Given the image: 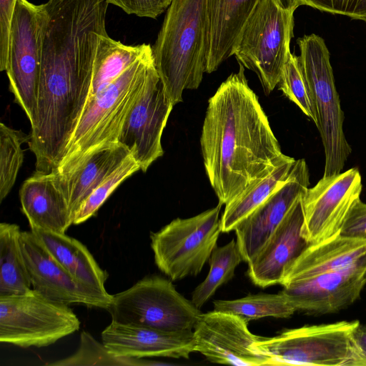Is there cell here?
I'll use <instances>...</instances> for the list:
<instances>
[{
    "label": "cell",
    "mask_w": 366,
    "mask_h": 366,
    "mask_svg": "<svg viewBox=\"0 0 366 366\" xmlns=\"http://www.w3.org/2000/svg\"><path fill=\"white\" fill-rule=\"evenodd\" d=\"M31 231L77 282L99 293L109 294L104 286L108 274L99 266L85 245L65 233Z\"/></svg>",
    "instance_id": "23"
},
{
    "label": "cell",
    "mask_w": 366,
    "mask_h": 366,
    "mask_svg": "<svg viewBox=\"0 0 366 366\" xmlns=\"http://www.w3.org/2000/svg\"><path fill=\"white\" fill-rule=\"evenodd\" d=\"M239 64L209 99L200 137L206 174L222 205L286 157Z\"/></svg>",
    "instance_id": "1"
},
{
    "label": "cell",
    "mask_w": 366,
    "mask_h": 366,
    "mask_svg": "<svg viewBox=\"0 0 366 366\" xmlns=\"http://www.w3.org/2000/svg\"><path fill=\"white\" fill-rule=\"evenodd\" d=\"M80 321L69 305L34 289L0 297V341L26 348L42 347L73 334Z\"/></svg>",
    "instance_id": "8"
},
{
    "label": "cell",
    "mask_w": 366,
    "mask_h": 366,
    "mask_svg": "<svg viewBox=\"0 0 366 366\" xmlns=\"http://www.w3.org/2000/svg\"><path fill=\"white\" fill-rule=\"evenodd\" d=\"M323 12L340 14L366 22V0H297Z\"/></svg>",
    "instance_id": "33"
},
{
    "label": "cell",
    "mask_w": 366,
    "mask_h": 366,
    "mask_svg": "<svg viewBox=\"0 0 366 366\" xmlns=\"http://www.w3.org/2000/svg\"><path fill=\"white\" fill-rule=\"evenodd\" d=\"M362 177L356 168L323 176L302 196L304 223L302 235L316 244L340 234L353 204L360 199Z\"/></svg>",
    "instance_id": "12"
},
{
    "label": "cell",
    "mask_w": 366,
    "mask_h": 366,
    "mask_svg": "<svg viewBox=\"0 0 366 366\" xmlns=\"http://www.w3.org/2000/svg\"><path fill=\"white\" fill-rule=\"evenodd\" d=\"M102 340L119 357L188 359L195 352L193 331L167 332L112 321L102 332Z\"/></svg>",
    "instance_id": "18"
},
{
    "label": "cell",
    "mask_w": 366,
    "mask_h": 366,
    "mask_svg": "<svg viewBox=\"0 0 366 366\" xmlns=\"http://www.w3.org/2000/svg\"><path fill=\"white\" fill-rule=\"evenodd\" d=\"M164 365L142 358L119 357L111 352L104 344L97 341L89 333L83 331L80 345L72 355L50 363L55 366L73 365H119L144 366Z\"/></svg>",
    "instance_id": "29"
},
{
    "label": "cell",
    "mask_w": 366,
    "mask_h": 366,
    "mask_svg": "<svg viewBox=\"0 0 366 366\" xmlns=\"http://www.w3.org/2000/svg\"><path fill=\"white\" fill-rule=\"evenodd\" d=\"M366 285V262L282 285L280 291L296 311L328 314L353 303Z\"/></svg>",
    "instance_id": "16"
},
{
    "label": "cell",
    "mask_w": 366,
    "mask_h": 366,
    "mask_svg": "<svg viewBox=\"0 0 366 366\" xmlns=\"http://www.w3.org/2000/svg\"><path fill=\"white\" fill-rule=\"evenodd\" d=\"M20 244L33 289L67 305L107 310L112 295H104L77 282L34 233L21 232Z\"/></svg>",
    "instance_id": "14"
},
{
    "label": "cell",
    "mask_w": 366,
    "mask_h": 366,
    "mask_svg": "<svg viewBox=\"0 0 366 366\" xmlns=\"http://www.w3.org/2000/svg\"><path fill=\"white\" fill-rule=\"evenodd\" d=\"M19 197L31 230L64 234L73 224L68 200L56 173L35 172L22 184Z\"/></svg>",
    "instance_id": "19"
},
{
    "label": "cell",
    "mask_w": 366,
    "mask_h": 366,
    "mask_svg": "<svg viewBox=\"0 0 366 366\" xmlns=\"http://www.w3.org/2000/svg\"><path fill=\"white\" fill-rule=\"evenodd\" d=\"M44 18L43 4L17 0L10 26L6 72L10 91L31 125L37 112Z\"/></svg>",
    "instance_id": "10"
},
{
    "label": "cell",
    "mask_w": 366,
    "mask_h": 366,
    "mask_svg": "<svg viewBox=\"0 0 366 366\" xmlns=\"http://www.w3.org/2000/svg\"><path fill=\"white\" fill-rule=\"evenodd\" d=\"M297 0H260L233 49L244 68L254 71L269 94L278 84L290 51Z\"/></svg>",
    "instance_id": "4"
},
{
    "label": "cell",
    "mask_w": 366,
    "mask_h": 366,
    "mask_svg": "<svg viewBox=\"0 0 366 366\" xmlns=\"http://www.w3.org/2000/svg\"><path fill=\"white\" fill-rule=\"evenodd\" d=\"M278 85L283 94L316 124L317 119L310 90L300 58L293 53H290L287 57Z\"/></svg>",
    "instance_id": "31"
},
{
    "label": "cell",
    "mask_w": 366,
    "mask_h": 366,
    "mask_svg": "<svg viewBox=\"0 0 366 366\" xmlns=\"http://www.w3.org/2000/svg\"><path fill=\"white\" fill-rule=\"evenodd\" d=\"M214 310L237 315L246 322L266 317L287 318L296 310L282 293L257 294L233 300H215Z\"/></svg>",
    "instance_id": "27"
},
{
    "label": "cell",
    "mask_w": 366,
    "mask_h": 366,
    "mask_svg": "<svg viewBox=\"0 0 366 366\" xmlns=\"http://www.w3.org/2000/svg\"><path fill=\"white\" fill-rule=\"evenodd\" d=\"M355 339L362 352L366 355V325L359 324L355 330Z\"/></svg>",
    "instance_id": "37"
},
{
    "label": "cell",
    "mask_w": 366,
    "mask_h": 366,
    "mask_svg": "<svg viewBox=\"0 0 366 366\" xmlns=\"http://www.w3.org/2000/svg\"><path fill=\"white\" fill-rule=\"evenodd\" d=\"M21 130H15L4 123L0 124V202L12 189L24 161L21 144L29 142Z\"/></svg>",
    "instance_id": "30"
},
{
    "label": "cell",
    "mask_w": 366,
    "mask_h": 366,
    "mask_svg": "<svg viewBox=\"0 0 366 366\" xmlns=\"http://www.w3.org/2000/svg\"><path fill=\"white\" fill-rule=\"evenodd\" d=\"M107 310L112 321L167 332L193 331L202 314L171 281L157 275L112 295Z\"/></svg>",
    "instance_id": "7"
},
{
    "label": "cell",
    "mask_w": 366,
    "mask_h": 366,
    "mask_svg": "<svg viewBox=\"0 0 366 366\" xmlns=\"http://www.w3.org/2000/svg\"><path fill=\"white\" fill-rule=\"evenodd\" d=\"M155 66L152 47L115 81L89 97L53 172L71 170L92 147L116 142L123 123Z\"/></svg>",
    "instance_id": "3"
},
{
    "label": "cell",
    "mask_w": 366,
    "mask_h": 366,
    "mask_svg": "<svg viewBox=\"0 0 366 366\" xmlns=\"http://www.w3.org/2000/svg\"><path fill=\"white\" fill-rule=\"evenodd\" d=\"M140 169L139 164L130 154L87 197L76 213L73 224H79L93 217L109 196L126 179Z\"/></svg>",
    "instance_id": "32"
},
{
    "label": "cell",
    "mask_w": 366,
    "mask_h": 366,
    "mask_svg": "<svg viewBox=\"0 0 366 366\" xmlns=\"http://www.w3.org/2000/svg\"><path fill=\"white\" fill-rule=\"evenodd\" d=\"M302 196L296 201L267 242L247 262V274L264 288L280 284L285 269L310 245L302 235L304 223Z\"/></svg>",
    "instance_id": "17"
},
{
    "label": "cell",
    "mask_w": 366,
    "mask_h": 366,
    "mask_svg": "<svg viewBox=\"0 0 366 366\" xmlns=\"http://www.w3.org/2000/svg\"><path fill=\"white\" fill-rule=\"evenodd\" d=\"M17 0H0V70L6 71L11 21Z\"/></svg>",
    "instance_id": "36"
},
{
    "label": "cell",
    "mask_w": 366,
    "mask_h": 366,
    "mask_svg": "<svg viewBox=\"0 0 366 366\" xmlns=\"http://www.w3.org/2000/svg\"><path fill=\"white\" fill-rule=\"evenodd\" d=\"M297 43L325 149L323 176L337 174L342 170L352 149L343 130L344 113L335 84L330 54L325 40L315 34L298 38Z\"/></svg>",
    "instance_id": "6"
},
{
    "label": "cell",
    "mask_w": 366,
    "mask_h": 366,
    "mask_svg": "<svg viewBox=\"0 0 366 366\" xmlns=\"http://www.w3.org/2000/svg\"><path fill=\"white\" fill-rule=\"evenodd\" d=\"M150 48L152 46L147 44L126 45L107 34L102 35L95 56L89 98L115 81Z\"/></svg>",
    "instance_id": "25"
},
{
    "label": "cell",
    "mask_w": 366,
    "mask_h": 366,
    "mask_svg": "<svg viewBox=\"0 0 366 366\" xmlns=\"http://www.w3.org/2000/svg\"><path fill=\"white\" fill-rule=\"evenodd\" d=\"M205 0H173L152 47L156 69L174 104L197 89L206 72Z\"/></svg>",
    "instance_id": "2"
},
{
    "label": "cell",
    "mask_w": 366,
    "mask_h": 366,
    "mask_svg": "<svg viewBox=\"0 0 366 366\" xmlns=\"http://www.w3.org/2000/svg\"><path fill=\"white\" fill-rule=\"evenodd\" d=\"M366 262V239L337 234L310 244L286 269L281 285Z\"/></svg>",
    "instance_id": "22"
},
{
    "label": "cell",
    "mask_w": 366,
    "mask_h": 366,
    "mask_svg": "<svg viewBox=\"0 0 366 366\" xmlns=\"http://www.w3.org/2000/svg\"><path fill=\"white\" fill-rule=\"evenodd\" d=\"M260 0H205L206 72L215 71L233 55L236 41Z\"/></svg>",
    "instance_id": "21"
},
{
    "label": "cell",
    "mask_w": 366,
    "mask_h": 366,
    "mask_svg": "<svg viewBox=\"0 0 366 366\" xmlns=\"http://www.w3.org/2000/svg\"><path fill=\"white\" fill-rule=\"evenodd\" d=\"M128 14L156 19L165 11L173 0H107Z\"/></svg>",
    "instance_id": "34"
},
{
    "label": "cell",
    "mask_w": 366,
    "mask_h": 366,
    "mask_svg": "<svg viewBox=\"0 0 366 366\" xmlns=\"http://www.w3.org/2000/svg\"><path fill=\"white\" fill-rule=\"evenodd\" d=\"M247 324L242 318L229 313L214 310L202 313L193 330L195 352L214 363L270 365V359L253 348L260 337L252 334Z\"/></svg>",
    "instance_id": "13"
},
{
    "label": "cell",
    "mask_w": 366,
    "mask_h": 366,
    "mask_svg": "<svg viewBox=\"0 0 366 366\" xmlns=\"http://www.w3.org/2000/svg\"><path fill=\"white\" fill-rule=\"evenodd\" d=\"M295 159L287 156L267 175L252 183L225 205L221 217L222 232H229L269 198L288 179Z\"/></svg>",
    "instance_id": "24"
},
{
    "label": "cell",
    "mask_w": 366,
    "mask_h": 366,
    "mask_svg": "<svg viewBox=\"0 0 366 366\" xmlns=\"http://www.w3.org/2000/svg\"><path fill=\"white\" fill-rule=\"evenodd\" d=\"M344 237L366 239V203L358 199L348 212L340 232Z\"/></svg>",
    "instance_id": "35"
},
{
    "label": "cell",
    "mask_w": 366,
    "mask_h": 366,
    "mask_svg": "<svg viewBox=\"0 0 366 366\" xmlns=\"http://www.w3.org/2000/svg\"><path fill=\"white\" fill-rule=\"evenodd\" d=\"M16 224H0V297L24 294L31 288Z\"/></svg>",
    "instance_id": "26"
},
{
    "label": "cell",
    "mask_w": 366,
    "mask_h": 366,
    "mask_svg": "<svg viewBox=\"0 0 366 366\" xmlns=\"http://www.w3.org/2000/svg\"><path fill=\"white\" fill-rule=\"evenodd\" d=\"M309 184L305 160H296L287 181L236 226V242L244 262L254 257Z\"/></svg>",
    "instance_id": "15"
},
{
    "label": "cell",
    "mask_w": 366,
    "mask_h": 366,
    "mask_svg": "<svg viewBox=\"0 0 366 366\" xmlns=\"http://www.w3.org/2000/svg\"><path fill=\"white\" fill-rule=\"evenodd\" d=\"M358 320L307 325L272 337H260L252 347L270 365L366 366L355 339Z\"/></svg>",
    "instance_id": "5"
},
{
    "label": "cell",
    "mask_w": 366,
    "mask_h": 366,
    "mask_svg": "<svg viewBox=\"0 0 366 366\" xmlns=\"http://www.w3.org/2000/svg\"><path fill=\"white\" fill-rule=\"evenodd\" d=\"M174 106L154 66L128 112L117 139L143 172L164 154L162 136Z\"/></svg>",
    "instance_id": "11"
},
{
    "label": "cell",
    "mask_w": 366,
    "mask_h": 366,
    "mask_svg": "<svg viewBox=\"0 0 366 366\" xmlns=\"http://www.w3.org/2000/svg\"><path fill=\"white\" fill-rule=\"evenodd\" d=\"M242 261L241 253L234 239L224 246L216 247L209 259V273L193 291L192 302L200 309L220 286L234 277V270Z\"/></svg>",
    "instance_id": "28"
},
{
    "label": "cell",
    "mask_w": 366,
    "mask_h": 366,
    "mask_svg": "<svg viewBox=\"0 0 366 366\" xmlns=\"http://www.w3.org/2000/svg\"><path fill=\"white\" fill-rule=\"evenodd\" d=\"M222 204L187 219L177 218L151 232V248L161 272L172 280L197 275L217 247Z\"/></svg>",
    "instance_id": "9"
},
{
    "label": "cell",
    "mask_w": 366,
    "mask_h": 366,
    "mask_svg": "<svg viewBox=\"0 0 366 366\" xmlns=\"http://www.w3.org/2000/svg\"><path fill=\"white\" fill-rule=\"evenodd\" d=\"M130 154L118 142L102 143L88 150L69 172H54L68 200L73 220L92 192Z\"/></svg>",
    "instance_id": "20"
}]
</instances>
